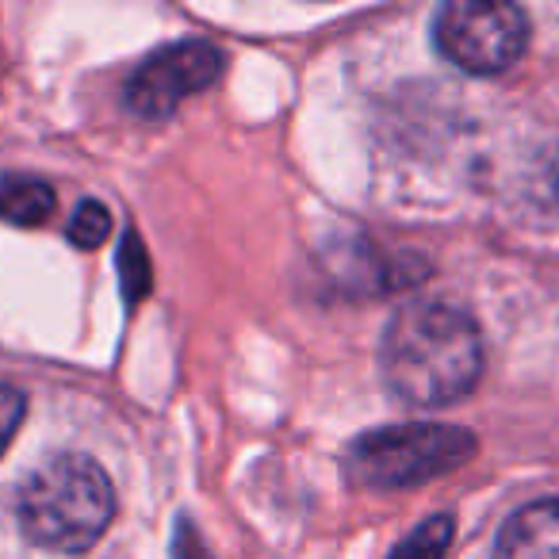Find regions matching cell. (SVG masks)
<instances>
[{"label":"cell","mask_w":559,"mask_h":559,"mask_svg":"<svg viewBox=\"0 0 559 559\" xmlns=\"http://www.w3.org/2000/svg\"><path fill=\"white\" fill-rule=\"evenodd\" d=\"M383 383L406 406H449L483 376V337L472 314L449 304H414L391 319L380 349Z\"/></svg>","instance_id":"1"},{"label":"cell","mask_w":559,"mask_h":559,"mask_svg":"<svg viewBox=\"0 0 559 559\" xmlns=\"http://www.w3.org/2000/svg\"><path fill=\"white\" fill-rule=\"evenodd\" d=\"M116 518V490L93 456L66 452L32 472L20 490V525L43 551H88Z\"/></svg>","instance_id":"2"},{"label":"cell","mask_w":559,"mask_h":559,"mask_svg":"<svg viewBox=\"0 0 559 559\" xmlns=\"http://www.w3.org/2000/svg\"><path fill=\"white\" fill-rule=\"evenodd\" d=\"M475 452V437L460 426H388L372 429L349 449L353 483L368 490H406L429 483L452 467L467 464Z\"/></svg>","instance_id":"3"},{"label":"cell","mask_w":559,"mask_h":559,"mask_svg":"<svg viewBox=\"0 0 559 559\" xmlns=\"http://www.w3.org/2000/svg\"><path fill=\"white\" fill-rule=\"evenodd\" d=\"M437 50L464 73H502L525 55L528 16L502 0H452L433 20Z\"/></svg>","instance_id":"4"},{"label":"cell","mask_w":559,"mask_h":559,"mask_svg":"<svg viewBox=\"0 0 559 559\" xmlns=\"http://www.w3.org/2000/svg\"><path fill=\"white\" fill-rule=\"evenodd\" d=\"M223 50L203 39L173 43L150 55L127 81V108L142 119H165L223 78Z\"/></svg>","instance_id":"5"},{"label":"cell","mask_w":559,"mask_h":559,"mask_svg":"<svg viewBox=\"0 0 559 559\" xmlns=\"http://www.w3.org/2000/svg\"><path fill=\"white\" fill-rule=\"evenodd\" d=\"M495 559H559V498L513 513L498 533Z\"/></svg>","instance_id":"6"},{"label":"cell","mask_w":559,"mask_h":559,"mask_svg":"<svg viewBox=\"0 0 559 559\" xmlns=\"http://www.w3.org/2000/svg\"><path fill=\"white\" fill-rule=\"evenodd\" d=\"M58 207V195L47 180L35 177H0V218L12 226H43Z\"/></svg>","instance_id":"7"},{"label":"cell","mask_w":559,"mask_h":559,"mask_svg":"<svg viewBox=\"0 0 559 559\" xmlns=\"http://www.w3.org/2000/svg\"><path fill=\"white\" fill-rule=\"evenodd\" d=\"M70 241L78 249H96L111 238V211L104 207L100 200H81L78 211L70 215V226H66Z\"/></svg>","instance_id":"8"},{"label":"cell","mask_w":559,"mask_h":559,"mask_svg":"<svg viewBox=\"0 0 559 559\" xmlns=\"http://www.w3.org/2000/svg\"><path fill=\"white\" fill-rule=\"evenodd\" d=\"M452 540V518H429L421 528H414L391 559H444V548Z\"/></svg>","instance_id":"9"},{"label":"cell","mask_w":559,"mask_h":559,"mask_svg":"<svg viewBox=\"0 0 559 559\" xmlns=\"http://www.w3.org/2000/svg\"><path fill=\"white\" fill-rule=\"evenodd\" d=\"M119 276H123V292H127V304H139V296L150 288V264L142 257V246L134 234H127V246L119 253Z\"/></svg>","instance_id":"10"},{"label":"cell","mask_w":559,"mask_h":559,"mask_svg":"<svg viewBox=\"0 0 559 559\" xmlns=\"http://www.w3.org/2000/svg\"><path fill=\"white\" fill-rule=\"evenodd\" d=\"M24 414H27V399L16 388H9V383H0V456H4V449L16 437Z\"/></svg>","instance_id":"11"},{"label":"cell","mask_w":559,"mask_h":559,"mask_svg":"<svg viewBox=\"0 0 559 559\" xmlns=\"http://www.w3.org/2000/svg\"><path fill=\"white\" fill-rule=\"evenodd\" d=\"M551 177H556V192H559V157H556V169H551Z\"/></svg>","instance_id":"12"}]
</instances>
